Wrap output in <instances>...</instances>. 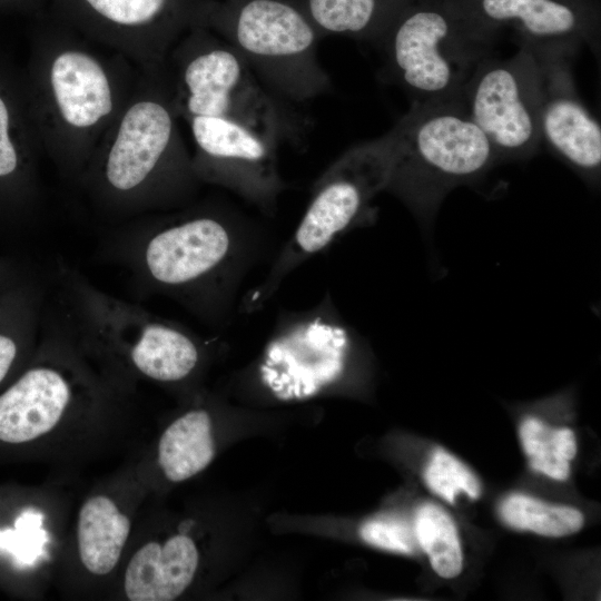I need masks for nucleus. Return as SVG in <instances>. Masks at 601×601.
Instances as JSON below:
<instances>
[{"label":"nucleus","mask_w":601,"mask_h":601,"mask_svg":"<svg viewBox=\"0 0 601 601\" xmlns=\"http://www.w3.org/2000/svg\"><path fill=\"white\" fill-rule=\"evenodd\" d=\"M274 238L244 214L218 204L185 206L140 219L106 239V254L141 296H164L213 329L238 311V292L269 255Z\"/></svg>","instance_id":"1"},{"label":"nucleus","mask_w":601,"mask_h":601,"mask_svg":"<svg viewBox=\"0 0 601 601\" xmlns=\"http://www.w3.org/2000/svg\"><path fill=\"white\" fill-rule=\"evenodd\" d=\"M174 98L145 95L121 115L112 139L80 177L108 215L132 217L187 206L197 193L191 156L177 127Z\"/></svg>","instance_id":"2"},{"label":"nucleus","mask_w":601,"mask_h":601,"mask_svg":"<svg viewBox=\"0 0 601 601\" xmlns=\"http://www.w3.org/2000/svg\"><path fill=\"white\" fill-rule=\"evenodd\" d=\"M56 275L62 316L83 349L158 383L184 382L200 366L209 341L188 327L100 289L65 260Z\"/></svg>","instance_id":"3"},{"label":"nucleus","mask_w":601,"mask_h":601,"mask_svg":"<svg viewBox=\"0 0 601 601\" xmlns=\"http://www.w3.org/2000/svg\"><path fill=\"white\" fill-rule=\"evenodd\" d=\"M386 134L393 162L385 191L424 223L433 218L449 191L479 180L499 162L460 96L413 102Z\"/></svg>","instance_id":"4"},{"label":"nucleus","mask_w":601,"mask_h":601,"mask_svg":"<svg viewBox=\"0 0 601 601\" xmlns=\"http://www.w3.org/2000/svg\"><path fill=\"white\" fill-rule=\"evenodd\" d=\"M496 37L459 0H412L375 45L387 77L413 102H426L459 97Z\"/></svg>","instance_id":"5"},{"label":"nucleus","mask_w":601,"mask_h":601,"mask_svg":"<svg viewBox=\"0 0 601 601\" xmlns=\"http://www.w3.org/2000/svg\"><path fill=\"white\" fill-rule=\"evenodd\" d=\"M392 162L390 138L384 134L347 148L329 164L313 184L294 233L275 253L264 279L243 295L238 312L254 314L264 308L292 272L371 220L373 203L388 185Z\"/></svg>","instance_id":"6"},{"label":"nucleus","mask_w":601,"mask_h":601,"mask_svg":"<svg viewBox=\"0 0 601 601\" xmlns=\"http://www.w3.org/2000/svg\"><path fill=\"white\" fill-rule=\"evenodd\" d=\"M198 27L229 43L285 102L303 104L331 88L317 56L321 37L295 0H205Z\"/></svg>","instance_id":"7"},{"label":"nucleus","mask_w":601,"mask_h":601,"mask_svg":"<svg viewBox=\"0 0 601 601\" xmlns=\"http://www.w3.org/2000/svg\"><path fill=\"white\" fill-rule=\"evenodd\" d=\"M176 110L185 119L219 117L236 121L279 146H299L306 121L290 104L268 91L244 58L203 27L191 28L176 51Z\"/></svg>","instance_id":"8"},{"label":"nucleus","mask_w":601,"mask_h":601,"mask_svg":"<svg viewBox=\"0 0 601 601\" xmlns=\"http://www.w3.org/2000/svg\"><path fill=\"white\" fill-rule=\"evenodd\" d=\"M329 292L311 308L280 309L256 367L262 386L280 401L312 397L341 385L362 348Z\"/></svg>","instance_id":"9"},{"label":"nucleus","mask_w":601,"mask_h":601,"mask_svg":"<svg viewBox=\"0 0 601 601\" xmlns=\"http://www.w3.org/2000/svg\"><path fill=\"white\" fill-rule=\"evenodd\" d=\"M519 46L509 59L484 58L460 95L499 161L529 159L542 145L539 62L529 45Z\"/></svg>","instance_id":"10"},{"label":"nucleus","mask_w":601,"mask_h":601,"mask_svg":"<svg viewBox=\"0 0 601 601\" xmlns=\"http://www.w3.org/2000/svg\"><path fill=\"white\" fill-rule=\"evenodd\" d=\"M195 144L193 170L200 184L223 187L273 217L287 185L275 144L226 118L186 119Z\"/></svg>","instance_id":"11"},{"label":"nucleus","mask_w":601,"mask_h":601,"mask_svg":"<svg viewBox=\"0 0 601 601\" xmlns=\"http://www.w3.org/2000/svg\"><path fill=\"white\" fill-rule=\"evenodd\" d=\"M205 0H53L69 24L104 41L141 48L151 62L198 27Z\"/></svg>","instance_id":"12"},{"label":"nucleus","mask_w":601,"mask_h":601,"mask_svg":"<svg viewBox=\"0 0 601 601\" xmlns=\"http://www.w3.org/2000/svg\"><path fill=\"white\" fill-rule=\"evenodd\" d=\"M531 48L540 69L541 142L595 186L601 171V127L577 92L569 63L572 57Z\"/></svg>","instance_id":"13"},{"label":"nucleus","mask_w":601,"mask_h":601,"mask_svg":"<svg viewBox=\"0 0 601 601\" xmlns=\"http://www.w3.org/2000/svg\"><path fill=\"white\" fill-rule=\"evenodd\" d=\"M489 30L513 29L519 42L572 57L582 46L600 49L599 0H459Z\"/></svg>","instance_id":"14"},{"label":"nucleus","mask_w":601,"mask_h":601,"mask_svg":"<svg viewBox=\"0 0 601 601\" xmlns=\"http://www.w3.org/2000/svg\"><path fill=\"white\" fill-rule=\"evenodd\" d=\"M48 98L60 126L76 135L101 128L116 106L106 67L90 52L75 47L59 50L50 59Z\"/></svg>","instance_id":"15"},{"label":"nucleus","mask_w":601,"mask_h":601,"mask_svg":"<svg viewBox=\"0 0 601 601\" xmlns=\"http://www.w3.org/2000/svg\"><path fill=\"white\" fill-rule=\"evenodd\" d=\"M198 563V549L187 535H173L162 543L150 541L127 564L126 597L131 601L174 600L190 585Z\"/></svg>","instance_id":"16"},{"label":"nucleus","mask_w":601,"mask_h":601,"mask_svg":"<svg viewBox=\"0 0 601 601\" xmlns=\"http://www.w3.org/2000/svg\"><path fill=\"white\" fill-rule=\"evenodd\" d=\"M130 532V520L106 495L89 497L77 522L78 553L95 575H106L117 565Z\"/></svg>","instance_id":"17"},{"label":"nucleus","mask_w":601,"mask_h":601,"mask_svg":"<svg viewBox=\"0 0 601 601\" xmlns=\"http://www.w3.org/2000/svg\"><path fill=\"white\" fill-rule=\"evenodd\" d=\"M321 38L346 36L375 43L412 0H295Z\"/></svg>","instance_id":"18"},{"label":"nucleus","mask_w":601,"mask_h":601,"mask_svg":"<svg viewBox=\"0 0 601 601\" xmlns=\"http://www.w3.org/2000/svg\"><path fill=\"white\" fill-rule=\"evenodd\" d=\"M215 455L211 420L204 408H194L164 431L158 443V464L171 482L186 481L205 470Z\"/></svg>","instance_id":"19"},{"label":"nucleus","mask_w":601,"mask_h":601,"mask_svg":"<svg viewBox=\"0 0 601 601\" xmlns=\"http://www.w3.org/2000/svg\"><path fill=\"white\" fill-rule=\"evenodd\" d=\"M519 435L532 470L558 481L570 476V461L578 450L571 428H553L535 416H526Z\"/></svg>","instance_id":"20"},{"label":"nucleus","mask_w":601,"mask_h":601,"mask_svg":"<svg viewBox=\"0 0 601 601\" xmlns=\"http://www.w3.org/2000/svg\"><path fill=\"white\" fill-rule=\"evenodd\" d=\"M416 543L428 556L432 569L444 579L457 577L463 568V552L455 523L440 505L425 503L415 514Z\"/></svg>","instance_id":"21"},{"label":"nucleus","mask_w":601,"mask_h":601,"mask_svg":"<svg viewBox=\"0 0 601 601\" xmlns=\"http://www.w3.org/2000/svg\"><path fill=\"white\" fill-rule=\"evenodd\" d=\"M500 514L511 528L551 538L573 534L584 523L581 511L572 506L546 503L520 493L509 495L501 503Z\"/></svg>","instance_id":"22"},{"label":"nucleus","mask_w":601,"mask_h":601,"mask_svg":"<svg viewBox=\"0 0 601 601\" xmlns=\"http://www.w3.org/2000/svg\"><path fill=\"white\" fill-rule=\"evenodd\" d=\"M424 481L432 492L450 504L460 493L471 499L481 495L477 476L460 460L444 449H435L424 471Z\"/></svg>","instance_id":"23"},{"label":"nucleus","mask_w":601,"mask_h":601,"mask_svg":"<svg viewBox=\"0 0 601 601\" xmlns=\"http://www.w3.org/2000/svg\"><path fill=\"white\" fill-rule=\"evenodd\" d=\"M42 519V514L33 510L22 512L13 529L0 530V550L12 554L20 565L35 563L47 542Z\"/></svg>","instance_id":"24"},{"label":"nucleus","mask_w":601,"mask_h":601,"mask_svg":"<svg viewBox=\"0 0 601 601\" xmlns=\"http://www.w3.org/2000/svg\"><path fill=\"white\" fill-rule=\"evenodd\" d=\"M359 533L366 543L383 550L403 554L415 551L414 530L401 519L384 516L368 520Z\"/></svg>","instance_id":"25"},{"label":"nucleus","mask_w":601,"mask_h":601,"mask_svg":"<svg viewBox=\"0 0 601 601\" xmlns=\"http://www.w3.org/2000/svg\"><path fill=\"white\" fill-rule=\"evenodd\" d=\"M19 157L9 135V111L0 97V178L16 173Z\"/></svg>","instance_id":"26"},{"label":"nucleus","mask_w":601,"mask_h":601,"mask_svg":"<svg viewBox=\"0 0 601 601\" xmlns=\"http://www.w3.org/2000/svg\"><path fill=\"white\" fill-rule=\"evenodd\" d=\"M19 353V344L14 336L0 331V383L10 372Z\"/></svg>","instance_id":"27"}]
</instances>
